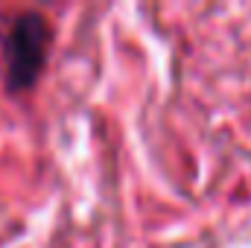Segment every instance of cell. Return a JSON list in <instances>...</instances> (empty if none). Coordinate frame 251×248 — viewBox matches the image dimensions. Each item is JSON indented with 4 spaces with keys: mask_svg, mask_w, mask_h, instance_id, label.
<instances>
[{
    "mask_svg": "<svg viewBox=\"0 0 251 248\" xmlns=\"http://www.w3.org/2000/svg\"><path fill=\"white\" fill-rule=\"evenodd\" d=\"M53 26L41 12H21L3 35V79L9 94L29 91L50 59Z\"/></svg>",
    "mask_w": 251,
    "mask_h": 248,
    "instance_id": "6da1fadb",
    "label": "cell"
}]
</instances>
